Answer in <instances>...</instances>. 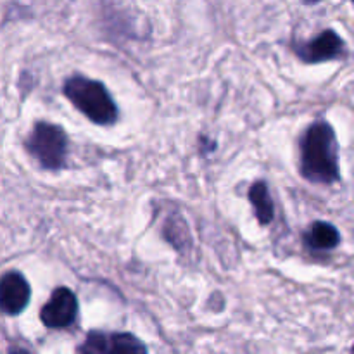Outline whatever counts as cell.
Instances as JSON below:
<instances>
[{
	"mask_svg": "<svg viewBox=\"0 0 354 354\" xmlns=\"http://www.w3.org/2000/svg\"><path fill=\"white\" fill-rule=\"evenodd\" d=\"M78 317V299L68 287H59L52 292L48 303L41 308L40 320L50 330H66Z\"/></svg>",
	"mask_w": 354,
	"mask_h": 354,
	"instance_id": "cell-4",
	"label": "cell"
},
{
	"mask_svg": "<svg viewBox=\"0 0 354 354\" xmlns=\"http://www.w3.org/2000/svg\"><path fill=\"white\" fill-rule=\"evenodd\" d=\"M249 201H251L252 207H254L256 218H258L259 225H270L275 218V206H273V199L270 196L268 185L265 182H256L254 185L249 189Z\"/></svg>",
	"mask_w": 354,
	"mask_h": 354,
	"instance_id": "cell-9",
	"label": "cell"
},
{
	"mask_svg": "<svg viewBox=\"0 0 354 354\" xmlns=\"http://www.w3.org/2000/svg\"><path fill=\"white\" fill-rule=\"evenodd\" d=\"M82 353H106V354H123V353H145L147 348L131 334H104V332H90L82 348Z\"/></svg>",
	"mask_w": 354,
	"mask_h": 354,
	"instance_id": "cell-7",
	"label": "cell"
},
{
	"mask_svg": "<svg viewBox=\"0 0 354 354\" xmlns=\"http://www.w3.org/2000/svg\"><path fill=\"white\" fill-rule=\"evenodd\" d=\"M26 149L41 168L57 171L64 168L68 158V135L57 124L40 121L26 138Z\"/></svg>",
	"mask_w": 354,
	"mask_h": 354,
	"instance_id": "cell-3",
	"label": "cell"
},
{
	"mask_svg": "<svg viewBox=\"0 0 354 354\" xmlns=\"http://www.w3.org/2000/svg\"><path fill=\"white\" fill-rule=\"evenodd\" d=\"M301 175L311 183L332 185L341 180L339 144L327 121H317L301 138Z\"/></svg>",
	"mask_w": 354,
	"mask_h": 354,
	"instance_id": "cell-1",
	"label": "cell"
},
{
	"mask_svg": "<svg viewBox=\"0 0 354 354\" xmlns=\"http://www.w3.org/2000/svg\"><path fill=\"white\" fill-rule=\"evenodd\" d=\"M353 2H354V0H353Z\"/></svg>",
	"mask_w": 354,
	"mask_h": 354,
	"instance_id": "cell-12",
	"label": "cell"
},
{
	"mask_svg": "<svg viewBox=\"0 0 354 354\" xmlns=\"http://www.w3.org/2000/svg\"><path fill=\"white\" fill-rule=\"evenodd\" d=\"M351 351H353V353H354V346H353V348H351Z\"/></svg>",
	"mask_w": 354,
	"mask_h": 354,
	"instance_id": "cell-11",
	"label": "cell"
},
{
	"mask_svg": "<svg viewBox=\"0 0 354 354\" xmlns=\"http://www.w3.org/2000/svg\"><path fill=\"white\" fill-rule=\"evenodd\" d=\"M31 289L19 272H9L0 279V315L16 317L26 310Z\"/></svg>",
	"mask_w": 354,
	"mask_h": 354,
	"instance_id": "cell-6",
	"label": "cell"
},
{
	"mask_svg": "<svg viewBox=\"0 0 354 354\" xmlns=\"http://www.w3.org/2000/svg\"><path fill=\"white\" fill-rule=\"evenodd\" d=\"M296 54L308 64H318L325 61H335L346 55V41L334 30H325L310 41L297 44Z\"/></svg>",
	"mask_w": 354,
	"mask_h": 354,
	"instance_id": "cell-5",
	"label": "cell"
},
{
	"mask_svg": "<svg viewBox=\"0 0 354 354\" xmlns=\"http://www.w3.org/2000/svg\"><path fill=\"white\" fill-rule=\"evenodd\" d=\"M64 95L82 114L95 124H113L118 120L116 102L104 83L86 76H71L64 83Z\"/></svg>",
	"mask_w": 354,
	"mask_h": 354,
	"instance_id": "cell-2",
	"label": "cell"
},
{
	"mask_svg": "<svg viewBox=\"0 0 354 354\" xmlns=\"http://www.w3.org/2000/svg\"><path fill=\"white\" fill-rule=\"evenodd\" d=\"M304 242L308 248L317 251H330L341 244V234L334 225L327 221H315L310 230L304 234Z\"/></svg>",
	"mask_w": 354,
	"mask_h": 354,
	"instance_id": "cell-8",
	"label": "cell"
},
{
	"mask_svg": "<svg viewBox=\"0 0 354 354\" xmlns=\"http://www.w3.org/2000/svg\"><path fill=\"white\" fill-rule=\"evenodd\" d=\"M304 2H306V3H318V2H322V0H304Z\"/></svg>",
	"mask_w": 354,
	"mask_h": 354,
	"instance_id": "cell-10",
	"label": "cell"
}]
</instances>
